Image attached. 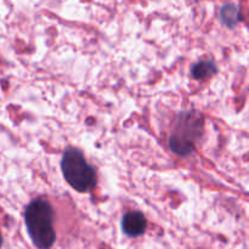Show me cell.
I'll list each match as a JSON object with an SVG mask.
<instances>
[{"label":"cell","mask_w":249,"mask_h":249,"mask_svg":"<svg viewBox=\"0 0 249 249\" xmlns=\"http://www.w3.org/2000/svg\"><path fill=\"white\" fill-rule=\"evenodd\" d=\"M55 213L48 201L33 199L26 208L24 221L32 242L39 249H50L56 241Z\"/></svg>","instance_id":"cell-1"},{"label":"cell","mask_w":249,"mask_h":249,"mask_svg":"<svg viewBox=\"0 0 249 249\" xmlns=\"http://www.w3.org/2000/svg\"><path fill=\"white\" fill-rule=\"evenodd\" d=\"M204 122L198 112L189 111L180 113L175 122V131L169 140L173 152L186 156L194 151L195 142L203 134Z\"/></svg>","instance_id":"cell-2"},{"label":"cell","mask_w":249,"mask_h":249,"mask_svg":"<svg viewBox=\"0 0 249 249\" xmlns=\"http://www.w3.org/2000/svg\"><path fill=\"white\" fill-rule=\"evenodd\" d=\"M61 169L68 184L78 192H88L96 185V174L80 151L70 148L63 155Z\"/></svg>","instance_id":"cell-3"},{"label":"cell","mask_w":249,"mask_h":249,"mask_svg":"<svg viewBox=\"0 0 249 249\" xmlns=\"http://www.w3.org/2000/svg\"><path fill=\"white\" fill-rule=\"evenodd\" d=\"M123 232L129 237L141 236L146 230V219L139 212H129L122 219Z\"/></svg>","instance_id":"cell-4"},{"label":"cell","mask_w":249,"mask_h":249,"mask_svg":"<svg viewBox=\"0 0 249 249\" xmlns=\"http://www.w3.org/2000/svg\"><path fill=\"white\" fill-rule=\"evenodd\" d=\"M216 66L213 61H199L198 63L192 67L191 74L196 79H207V78L213 77L216 73Z\"/></svg>","instance_id":"cell-5"},{"label":"cell","mask_w":249,"mask_h":249,"mask_svg":"<svg viewBox=\"0 0 249 249\" xmlns=\"http://www.w3.org/2000/svg\"><path fill=\"white\" fill-rule=\"evenodd\" d=\"M221 21L229 27H233L238 21H240V10L236 5L228 4L223 6L220 12Z\"/></svg>","instance_id":"cell-6"}]
</instances>
